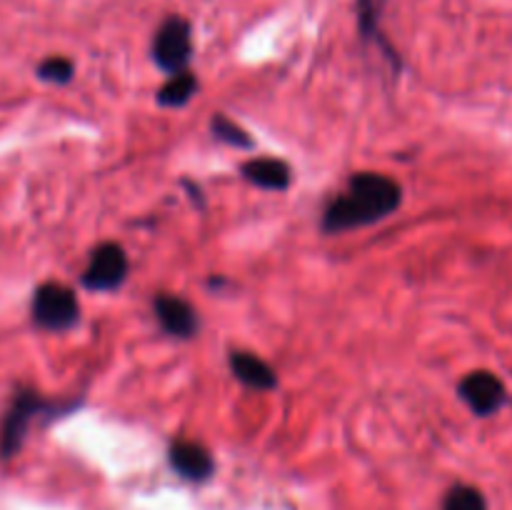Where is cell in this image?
<instances>
[{
    "label": "cell",
    "instance_id": "cell-1",
    "mask_svg": "<svg viewBox=\"0 0 512 510\" xmlns=\"http://www.w3.org/2000/svg\"><path fill=\"white\" fill-rule=\"evenodd\" d=\"M400 205V185L380 173H358L350 178L348 190L325 208V233H345L388 218Z\"/></svg>",
    "mask_w": 512,
    "mask_h": 510
},
{
    "label": "cell",
    "instance_id": "cell-2",
    "mask_svg": "<svg viewBox=\"0 0 512 510\" xmlns=\"http://www.w3.org/2000/svg\"><path fill=\"white\" fill-rule=\"evenodd\" d=\"M65 410L70 408L48 403V400L40 393H35V390H18L13 403H10V408L5 410L3 428H0V455H3V458H13V455L18 453L25 435H28L30 423H33L35 418H43V415H60L65 413Z\"/></svg>",
    "mask_w": 512,
    "mask_h": 510
},
{
    "label": "cell",
    "instance_id": "cell-3",
    "mask_svg": "<svg viewBox=\"0 0 512 510\" xmlns=\"http://www.w3.org/2000/svg\"><path fill=\"white\" fill-rule=\"evenodd\" d=\"M30 315H33V323L38 325L40 330L63 333V330L73 328V325L78 323L80 305L73 290L65 288V285L43 283L35 290Z\"/></svg>",
    "mask_w": 512,
    "mask_h": 510
},
{
    "label": "cell",
    "instance_id": "cell-4",
    "mask_svg": "<svg viewBox=\"0 0 512 510\" xmlns=\"http://www.w3.org/2000/svg\"><path fill=\"white\" fill-rule=\"evenodd\" d=\"M193 55V40H190V23L180 15H170L163 20L153 38V58L165 73H185Z\"/></svg>",
    "mask_w": 512,
    "mask_h": 510
},
{
    "label": "cell",
    "instance_id": "cell-5",
    "mask_svg": "<svg viewBox=\"0 0 512 510\" xmlns=\"http://www.w3.org/2000/svg\"><path fill=\"white\" fill-rule=\"evenodd\" d=\"M128 275V258L118 243H103L93 250L90 263L83 273V285L88 290H115Z\"/></svg>",
    "mask_w": 512,
    "mask_h": 510
},
{
    "label": "cell",
    "instance_id": "cell-6",
    "mask_svg": "<svg viewBox=\"0 0 512 510\" xmlns=\"http://www.w3.org/2000/svg\"><path fill=\"white\" fill-rule=\"evenodd\" d=\"M458 390L460 398L480 418L498 413L505 405V400H508V390H505L503 380L495 373H490V370H475V373H470L468 378H463Z\"/></svg>",
    "mask_w": 512,
    "mask_h": 510
},
{
    "label": "cell",
    "instance_id": "cell-7",
    "mask_svg": "<svg viewBox=\"0 0 512 510\" xmlns=\"http://www.w3.org/2000/svg\"><path fill=\"white\" fill-rule=\"evenodd\" d=\"M155 315H158L165 333L175 335V338H193L198 333V315H195L193 305L178 295H158L155 298Z\"/></svg>",
    "mask_w": 512,
    "mask_h": 510
},
{
    "label": "cell",
    "instance_id": "cell-8",
    "mask_svg": "<svg viewBox=\"0 0 512 510\" xmlns=\"http://www.w3.org/2000/svg\"><path fill=\"white\" fill-rule=\"evenodd\" d=\"M170 465H173L175 473L183 475L185 480H195V483L208 480L215 470L208 450L193 440H175L170 445Z\"/></svg>",
    "mask_w": 512,
    "mask_h": 510
},
{
    "label": "cell",
    "instance_id": "cell-9",
    "mask_svg": "<svg viewBox=\"0 0 512 510\" xmlns=\"http://www.w3.org/2000/svg\"><path fill=\"white\" fill-rule=\"evenodd\" d=\"M230 370H233V375L240 383L255 390H270L278 383L273 368H270L265 360H260L258 355L253 353H243V350L230 353Z\"/></svg>",
    "mask_w": 512,
    "mask_h": 510
},
{
    "label": "cell",
    "instance_id": "cell-10",
    "mask_svg": "<svg viewBox=\"0 0 512 510\" xmlns=\"http://www.w3.org/2000/svg\"><path fill=\"white\" fill-rule=\"evenodd\" d=\"M243 175L265 190H283L290 183V168L283 160L275 158H255L243 165Z\"/></svg>",
    "mask_w": 512,
    "mask_h": 510
},
{
    "label": "cell",
    "instance_id": "cell-11",
    "mask_svg": "<svg viewBox=\"0 0 512 510\" xmlns=\"http://www.w3.org/2000/svg\"><path fill=\"white\" fill-rule=\"evenodd\" d=\"M195 88H198V80H195V75H190L188 70H185V73L173 75V78L160 88L158 103L165 105V108H180V105H185L193 98Z\"/></svg>",
    "mask_w": 512,
    "mask_h": 510
},
{
    "label": "cell",
    "instance_id": "cell-12",
    "mask_svg": "<svg viewBox=\"0 0 512 510\" xmlns=\"http://www.w3.org/2000/svg\"><path fill=\"white\" fill-rule=\"evenodd\" d=\"M443 510H488V503L473 485H453L445 495Z\"/></svg>",
    "mask_w": 512,
    "mask_h": 510
},
{
    "label": "cell",
    "instance_id": "cell-13",
    "mask_svg": "<svg viewBox=\"0 0 512 510\" xmlns=\"http://www.w3.org/2000/svg\"><path fill=\"white\" fill-rule=\"evenodd\" d=\"M210 128H213L215 138L223 140V143H228V145H235V148H250V145H253V138H250V135L245 133L238 123H233L230 118H225V115H215L213 123H210Z\"/></svg>",
    "mask_w": 512,
    "mask_h": 510
},
{
    "label": "cell",
    "instance_id": "cell-14",
    "mask_svg": "<svg viewBox=\"0 0 512 510\" xmlns=\"http://www.w3.org/2000/svg\"><path fill=\"white\" fill-rule=\"evenodd\" d=\"M383 3L385 0H358V15H360V30H363L365 38L380 40V43L388 48V43L380 38V28H378V18H380V10H383Z\"/></svg>",
    "mask_w": 512,
    "mask_h": 510
},
{
    "label": "cell",
    "instance_id": "cell-15",
    "mask_svg": "<svg viewBox=\"0 0 512 510\" xmlns=\"http://www.w3.org/2000/svg\"><path fill=\"white\" fill-rule=\"evenodd\" d=\"M73 63L68 58H60V55H53V58H45L43 63L38 65V78L48 80V83L65 85L73 80Z\"/></svg>",
    "mask_w": 512,
    "mask_h": 510
}]
</instances>
